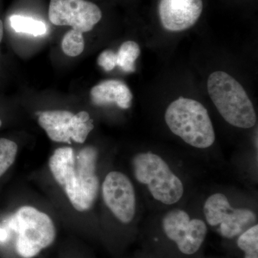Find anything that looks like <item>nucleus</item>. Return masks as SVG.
Returning <instances> with one entry per match:
<instances>
[{
	"label": "nucleus",
	"instance_id": "nucleus-14",
	"mask_svg": "<svg viewBox=\"0 0 258 258\" xmlns=\"http://www.w3.org/2000/svg\"><path fill=\"white\" fill-rule=\"evenodd\" d=\"M140 53V47L137 42L132 40L123 42L116 53L117 66L124 72H134L135 62Z\"/></svg>",
	"mask_w": 258,
	"mask_h": 258
},
{
	"label": "nucleus",
	"instance_id": "nucleus-6",
	"mask_svg": "<svg viewBox=\"0 0 258 258\" xmlns=\"http://www.w3.org/2000/svg\"><path fill=\"white\" fill-rule=\"evenodd\" d=\"M38 123L51 140L71 144V141L82 144L94 128L89 113L81 111L74 114L63 110L37 113Z\"/></svg>",
	"mask_w": 258,
	"mask_h": 258
},
{
	"label": "nucleus",
	"instance_id": "nucleus-17",
	"mask_svg": "<svg viewBox=\"0 0 258 258\" xmlns=\"http://www.w3.org/2000/svg\"><path fill=\"white\" fill-rule=\"evenodd\" d=\"M85 42L82 32L78 30H69L64 35L62 41V51L66 55L76 57L84 50Z\"/></svg>",
	"mask_w": 258,
	"mask_h": 258
},
{
	"label": "nucleus",
	"instance_id": "nucleus-4",
	"mask_svg": "<svg viewBox=\"0 0 258 258\" xmlns=\"http://www.w3.org/2000/svg\"><path fill=\"white\" fill-rule=\"evenodd\" d=\"M9 226L18 234L17 250L25 258L37 255L55 238V227L50 217L32 207L20 208Z\"/></svg>",
	"mask_w": 258,
	"mask_h": 258
},
{
	"label": "nucleus",
	"instance_id": "nucleus-19",
	"mask_svg": "<svg viewBox=\"0 0 258 258\" xmlns=\"http://www.w3.org/2000/svg\"><path fill=\"white\" fill-rule=\"evenodd\" d=\"M98 64L106 71H112L117 66L116 53L113 50L103 51L98 56Z\"/></svg>",
	"mask_w": 258,
	"mask_h": 258
},
{
	"label": "nucleus",
	"instance_id": "nucleus-21",
	"mask_svg": "<svg viewBox=\"0 0 258 258\" xmlns=\"http://www.w3.org/2000/svg\"><path fill=\"white\" fill-rule=\"evenodd\" d=\"M3 33H4V27H3V23L0 20V43H1L2 40H3Z\"/></svg>",
	"mask_w": 258,
	"mask_h": 258
},
{
	"label": "nucleus",
	"instance_id": "nucleus-3",
	"mask_svg": "<svg viewBox=\"0 0 258 258\" xmlns=\"http://www.w3.org/2000/svg\"><path fill=\"white\" fill-rule=\"evenodd\" d=\"M133 166L136 178L147 185L155 200L165 205L179 201L184 193L182 182L159 156L152 152L139 154Z\"/></svg>",
	"mask_w": 258,
	"mask_h": 258
},
{
	"label": "nucleus",
	"instance_id": "nucleus-15",
	"mask_svg": "<svg viewBox=\"0 0 258 258\" xmlns=\"http://www.w3.org/2000/svg\"><path fill=\"white\" fill-rule=\"evenodd\" d=\"M10 25L15 32L29 34L34 36L45 35L47 26L43 22L29 17L13 15L10 19Z\"/></svg>",
	"mask_w": 258,
	"mask_h": 258
},
{
	"label": "nucleus",
	"instance_id": "nucleus-12",
	"mask_svg": "<svg viewBox=\"0 0 258 258\" xmlns=\"http://www.w3.org/2000/svg\"><path fill=\"white\" fill-rule=\"evenodd\" d=\"M91 100L96 106L115 103L122 109H128L132 106L133 95L128 86L118 80H108L92 88Z\"/></svg>",
	"mask_w": 258,
	"mask_h": 258
},
{
	"label": "nucleus",
	"instance_id": "nucleus-11",
	"mask_svg": "<svg viewBox=\"0 0 258 258\" xmlns=\"http://www.w3.org/2000/svg\"><path fill=\"white\" fill-rule=\"evenodd\" d=\"M203 0H160L159 14L166 30L183 31L192 27L203 13Z\"/></svg>",
	"mask_w": 258,
	"mask_h": 258
},
{
	"label": "nucleus",
	"instance_id": "nucleus-2",
	"mask_svg": "<svg viewBox=\"0 0 258 258\" xmlns=\"http://www.w3.org/2000/svg\"><path fill=\"white\" fill-rule=\"evenodd\" d=\"M165 120L173 134L194 147L206 149L215 142L208 110L195 100L181 97L172 102L166 109Z\"/></svg>",
	"mask_w": 258,
	"mask_h": 258
},
{
	"label": "nucleus",
	"instance_id": "nucleus-20",
	"mask_svg": "<svg viewBox=\"0 0 258 258\" xmlns=\"http://www.w3.org/2000/svg\"><path fill=\"white\" fill-rule=\"evenodd\" d=\"M8 232L5 229L0 228V242H5L8 238Z\"/></svg>",
	"mask_w": 258,
	"mask_h": 258
},
{
	"label": "nucleus",
	"instance_id": "nucleus-5",
	"mask_svg": "<svg viewBox=\"0 0 258 258\" xmlns=\"http://www.w3.org/2000/svg\"><path fill=\"white\" fill-rule=\"evenodd\" d=\"M98 152L87 147L78 154L74 174L64 184V191L73 206L79 212L92 207L98 195L99 181L96 174Z\"/></svg>",
	"mask_w": 258,
	"mask_h": 258
},
{
	"label": "nucleus",
	"instance_id": "nucleus-22",
	"mask_svg": "<svg viewBox=\"0 0 258 258\" xmlns=\"http://www.w3.org/2000/svg\"><path fill=\"white\" fill-rule=\"evenodd\" d=\"M1 125H2V120H0V127H1Z\"/></svg>",
	"mask_w": 258,
	"mask_h": 258
},
{
	"label": "nucleus",
	"instance_id": "nucleus-8",
	"mask_svg": "<svg viewBox=\"0 0 258 258\" xmlns=\"http://www.w3.org/2000/svg\"><path fill=\"white\" fill-rule=\"evenodd\" d=\"M49 19L57 26H71L82 32L92 30L102 18L101 9L86 0H51Z\"/></svg>",
	"mask_w": 258,
	"mask_h": 258
},
{
	"label": "nucleus",
	"instance_id": "nucleus-16",
	"mask_svg": "<svg viewBox=\"0 0 258 258\" xmlns=\"http://www.w3.org/2000/svg\"><path fill=\"white\" fill-rule=\"evenodd\" d=\"M237 245L245 252L244 258H258V225L252 226L241 234Z\"/></svg>",
	"mask_w": 258,
	"mask_h": 258
},
{
	"label": "nucleus",
	"instance_id": "nucleus-13",
	"mask_svg": "<svg viewBox=\"0 0 258 258\" xmlns=\"http://www.w3.org/2000/svg\"><path fill=\"white\" fill-rule=\"evenodd\" d=\"M74 150L71 147L56 149L49 161V166L52 175L58 184L64 186L66 181L74 174L75 169Z\"/></svg>",
	"mask_w": 258,
	"mask_h": 258
},
{
	"label": "nucleus",
	"instance_id": "nucleus-7",
	"mask_svg": "<svg viewBox=\"0 0 258 258\" xmlns=\"http://www.w3.org/2000/svg\"><path fill=\"white\" fill-rule=\"evenodd\" d=\"M204 214L210 226L220 225L221 235L232 239L243 233L255 222V215L247 209H234L225 195H212L205 202Z\"/></svg>",
	"mask_w": 258,
	"mask_h": 258
},
{
	"label": "nucleus",
	"instance_id": "nucleus-9",
	"mask_svg": "<svg viewBox=\"0 0 258 258\" xmlns=\"http://www.w3.org/2000/svg\"><path fill=\"white\" fill-rule=\"evenodd\" d=\"M162 225L166 236L186 254L195 253L200 249L208 232L203 220H191L187 212L181 210L168 212L163 218Z\"/></svg>",
	"mask_w": 258,
	"mask_h": 258
},
{
	"label": "nucleus",
	"instance_id": "nucleus-10",
	"mask_svg": "<svg viewBox=\"0 0 258 258\" xmlns=\"http://www.w3.org/2000/svg\"><path fill=\"white\" fill-rule=\"evenodd\" d=\"M105 203L113 215L123 223L132 221L136 212V196L133 184L125 174L111 171L103 184Z\"/></svg>",
	"mask_w": 258,
	"mask_h": 258
},
{
	"label": "nucleus",
	"instance_id": "nucleus-1",
	"mask_svg": "<svg viewBox=\"0 0 258 258\" xmlns=\"http://www.w3.org/2000/svg\"><path fill=\"white\" fill-rule=\"evenodd\" d=\"M208 93L219 113L232 125L241 128L255 125L253 104L237 80L223 71L212 73L208 81Z\"/></svg>",
	"mask_w": 258,
	"mask_h": 258
},
{
	"label": "nucleus",
	"instance_id": "nucleus-18",
	"mask_svg": "<svg viewBox=\"0 0 258 258\" xmlns=\"http://www.w3.org/2000/svg\"><path fill=\"white\" fill-rule=\"evenodd\" d=\"M18 149V145L13 141L0 139V177L13 165Z\"/></svg>",
	"mask_w": 258,
	"mask_h": 258
}]
</instances>
